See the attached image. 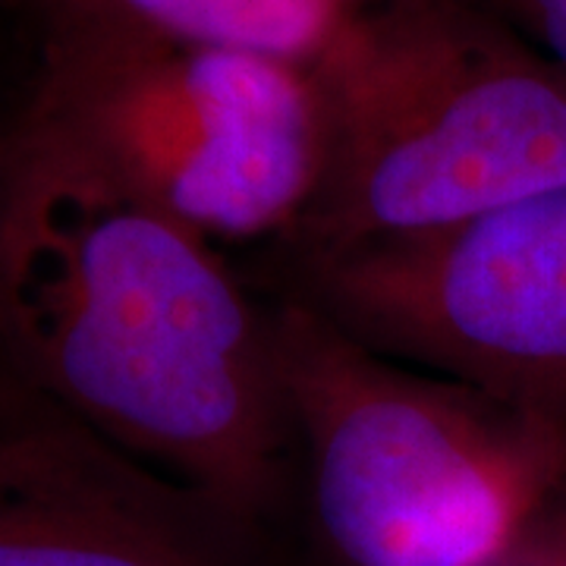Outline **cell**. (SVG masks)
I'll return each instance as SVG.
<instances>
[{
    "instance_id": "obj_6",
    "label": "cell",
    "mask_w": 566,
    "mask_h": 566,
    "mask_svg": "<svg viewBox=\"0 0 566 566\" xmlns=\"http://www.w3.org/2000/svg\"><path fill=\"white\" fill-rule=\"evenodd\" d=\"M0 566H281L277 535L0 378Z\"/></svg>"
},
{
    "instance_id": "obj_10",
    "label": "cell",
    "mask_w": 566,
    "mask_h": 566,
    "mask_svg": "<svg viewBox=\"0 0 566 566\" xmlns=\"http://www.w3.org/2000/svg\"><path fill=\"white\" fill-rule=\"evenodd\" d=\"M344 3H356V0H344Z\"/></svg>"
},
{
    "instance_id": "obj_5",
    "label": "cell",
    "mask_w": 566,
    "mask_h": 566,
    "mask_svg": "<svg viewBox=\"0 0 566 566\" xmlns=\"http://www.w3.org/2000/svg\"><path fill=\"white\" fill-rule=\"evenodd\" d=\"M274 277L365 346L566 431V186L434 237L274 262Z\"/></svg>"
},
{
    "instance_id": "obj_4",
    "label": "cell",
    "mask_w": 566,
    "mask_h": 566,
    "mask_svg": "<svg viewBox=\"0 0 566 566\" xmlns=\"http://www.w3.org/2000/svg\"><path fill=\"white\" fill-rule=\"evenodd\" d=\"M13 126L177 221L221 240H281L318 174L305 66L158 41L44 39Z\"/></svg>"
},
{
    "instance_id": "obj_3",
    "label": "cell",
    "mask_w": 566,
    "mask_h": 566,
    "mask_svg": "<svg viewBox=\"0 0 566 566\" xmlns=\"http://www.w3.org/2000/svg\"><path fill=\"white\" fill-rule=\"evenodd\" d=\"M296 513L327 566H501L566 485V431L390 359L277 293Z\"/></svg>"
},
{
    "instance_id": "obj_9",
    "label": "cell",
    "mask_w": 566,
    "mask_h": 566,
    "mask_svg": "<svg viewBox=\"0 0 566 566\" xmlns=\"http://www.w3.org/2000/svg\"><path fill=\"white\" fill-rule=\"evenodd\" d=\"M513 560L520 566H566V485L513 551Z\"/></svg>"
},
{
    "instance_id": "obj_7",
    "label": "cell",
    "mask_w": 566,
    "mask_h": 566,
    "mask_svg": "<svg viewBox=\"0 0 566 566\" xmlns=\"http://www.w3.org/2000/svg\"><path fill=\"white\" fill-rule=\"evenodd\" d=\"M44 39L158 41L249 51L308 66L349 3L344 0H25Z\"/></svg>"
},
{
    "instance_id": "obj_1",
    "label": "cell",
    "mask_w": 566,
    "mask_h": 566,
    "mask_svg": "<svg viewBox=\"0 0 566 566\" xmlns=\"http://www.w3.org/2000/svg\"><path fill=\"white\" fill-rule=\"evenodd\" d=\"M0 378L274 535L296 513L268 303L218 243L13 123Z\"/></svg>"
},
{
    "instance_id": "obj_8",
    "label": "cell",
    "mask_w": 566,
    "mask_h": 566,
    "mask_svg": "<svg viewBox=\"0 0 566 566\" xmlns=\"http://www.w3.org/2000/svg\"><path fill=\"white\" fill-rule=\"evenodd\" d=\"M566 80V0H494L485 7Z\"/></svg>"
},
{
    "instance_id": "obj_2",
    "label": "cell",
    "mask_w": 566,
    "mask_h": 566,
    "mask_svg": "<svg viewBox=\"0 0 566 566\" xmlns=\"http://www.w3.org/2000/svg\"><path fill=\"white\" fill-rule=\"evenodd\" d=\"M318 174L274 262L434 237L566 186V80L469 0H356L305 66Z\"/></svg>"
}]
</instances>
